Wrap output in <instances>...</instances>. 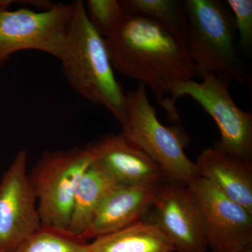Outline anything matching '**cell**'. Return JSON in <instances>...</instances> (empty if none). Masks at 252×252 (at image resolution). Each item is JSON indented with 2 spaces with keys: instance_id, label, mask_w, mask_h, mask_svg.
Listing matches in <instances>:
<instances>
[{
  "instance_id": "44dd1931",
  "label": "cell",
  "mask_w": 252,
  "mask_h": 252,
  "mask_svg": "<svg viewBox=\"0 0 252 252\" xmlns=\"http://www.w3.org/2000/svg\"><path fill=\"white\" fill-rule=\"evenodd\" d=\"M233 252H252V245Z\"/></svg>"
},
{
  "instance_id": "9c48e42d",
  "label": "cell",
  "mask_w": 252,
  "mask_h": 252,
  "mask_svg": "<svg viewBox=\"0 0 252 252\" xmlns=\"http://www.w3.org/2000/svg\"><path fill=\"white\" fill-rule=\"evenodd\" d=\"M144 220L156 225L175 252H206V229L201 210L188 187L162 184Z\"/></svg>"
},
{
  "instance_id": "3957f363",
  "label": "cell",
  "mask_w": 252,
  "mask_h": 252,
  "mask_svg": "<svg viewBox=\"0 0 252 252\" xmlns=\"http://www.w3.org/2000/svg\"><path fill=\"white\" fill-rule=\"evenodd\" d=\"M188 20L186 40L196 77L223 76L244 84L246 66L239 51L233 13L220 0H184Z\"/></svg>"
},
{
  "instance_id": "52a82bcc",
  "label": "cell",
  "mask_w": 252,
  "mask_h": 252,
  "mask_svg": "<svg viewBox=\"0 0 252 252\" xmlns=\"http://www.w3.org/2000/svg\"><path fill=\"white\" fill-rule=\"evenodd\" d=\"M12 4L0 7V67L19 51H41L59 60L71 25L75 1L56 3L47 9L10 10Z\"/></svg>"
},
{
  "instance_id": "30bf717a",
  "label": "cell",
  "mask_w": 252,
  "mask_h": 252,
  "mask_svg": "<svg viewBox=\"0 0 252 252\" xmlns=\"http://www.w3.org/2000/svg\"><path fill=\"white\" fill-rule=\"evenodd\" d=\"M203 214L208 248L233 252L252 245V215L199 177L188 186Z\"/></svg>"
},
{
  "instance_id": "5b68a950",
  "label": "cell",
  "mask_w": 252,
  "mask_h": 252,
  "mask_svg": "<svg viewBox=\"0 0 252 252\" xmlns=\"http://www.w3.org/2000/svg\"><path fill=\"white\" fill-rule=\"evenodd\" d=\"M201 82L180 83L172 89L170 98L160 104L172 122L180 124L175 102L182 96L191 97L211 116L220 129V140L215 148L233 157L252 160V114L244 112L230 96L231 80L223 76L207 74Z\"/></svg>"
},
{
  "instance_id": "7a4b0ae2",
  "label": "cell",
  "mask_w": 252,
  "mask_h": 252,
  "mask_svg": "<svg viewBox=\"0 0 252 252\" xmlns=\"http://www.w3.org/2000/svg\"><path fill=\"white\" fill-rule=\"evenodd\" d=\"M64 77L73 90L94 105L102 106L122 124L126 95L114 74L106 40L91 26L85 1H75V11L61 57Z\"/></svg>"
},
{
  "instance_id": "6da1fadb",
  "label": "cell",
  "mask_w": 252,
  "mask_h": 252,
  "mask_svg": "<svg viewBox=\"0 0 252 252\" xmlns=\"http://www.w3.org/2000/svg\"><path fill=\"white\" fill-rule=\"evenodd\" d=\"M105 40L114 70L149 87L159 104L196 77L185 34L152 18L126 12Z\"/></svg>"
},
{
  "instance_id": "d6986e66",
  "label": "cell",
  "mask_w": 252,
  "mask_h": 252,
  "mask_svg": "<svg viewBox=\"0 0 252 252\" xmlns=\"http://www.w3.org/2000/svg\"><path fill=\"white\" fill-rule=\"evenodd\" d=\"M233 11L240 53L250 58L252 52V1L227 0Z\"/></svg>"
},
{
  "instance_id": "8fae6325",
  "label": "cell",
  "mask_w": 252,
  "mask_h": 252,
  "mask_svg": "<svg viewBox=\"0 0 252 252\" xmlns=\"http://www.w3.org/2000/svg\"><path fill=\"white\" fill-rule=\"evenodd\" d=\"M88 147L94 161L119 185H147L167 181L150 157L122 133L104 136Z\"/></svg>"
},
{
  "instance_id": "7402d4cb",
  "label": "cell",
  "mask_w": 252,
  "mask_h": 252,
  "mask_svg": "<svg viewBox=\"0 0 252 252\" xmlns=\"http://www.w3.org/2000/svg\"><path fill=\"white\" fill-rule=\"evenodd\" d=\"M0 252H4L2 251V250H1V249H0Z\"/></svg>"
},
{
  "instance_id": "8992f818",
  "label": "cell",
  "mask_w": 252,
  "mask_h": 252,
  "mask_svg": "<svg viewBox=\"0 0 252 252\" xmlns=\"http://www.w3.org/2000/svg\"><path fill=\"white\" fill-rule=\"evenodd\" d=\"M94 160L88 146L43 154L29 174L42 226L68 232L76 189Z\"/></svg>"
},
{
  "instance_id": "e0dca14e",
  "label": "cell",
  "mask_w": 252,
  "mask_h": 252,
  "mask_svg": "<svg viewBox=\"0 0 252 252\" xmlns=\"http://www.w3.org/2000/svg\"><path fill=\"white\" fill-rule=\"evenodd\" d=\"M14 252H89L87 240L69 232L41 226Z\"/></svg>"
},
{
  "instance_id": "7c38bea8",
  "label": "cell",
  "mask_w": 252,
  "mask_h": 252,
  "mask_svg": "<svg viewBox=\"0 0 252 252\" xmlns=\"http://www.w3.org/2000/svg\"><path fill=\"white\" fill-rule=\"evenodd\" d=\"M162 183L116 185L99 205L82 238H97L143 220Z\"/></svg>"
},
{
  "instance_id": "9a60e30c",
  "label": "cell",
  "mask_w": 252,
  "mask_h": 252,
  "mask_svg": "<svg viewBox=\"0 0 252 252\" xmlns=\"http://www.w3.org/2000/svg\"><path fill=\"white\" fill-rule=\"evenodd\" d=\"M89 252H174L173 247L156 225L141 220L94 239Z\"/></svg>"
},
{
  "instance_id": "ffe728a7",
  "label": "cell",
  "mask_w": 252,
  "mask_h": 252,
  "mask_svg": "<svg viewBox=\"0 0 252 252\" xmlns=\"http://www.w3.org/2000/svg\"><path fill=\"white\" fill-rule=\"evenodd\" d=\"M14 2L15 1H12V0H0V7L6 6L7 4H13Z\"/></svg>"
},
{
  "instance_id": "277c9868",
  "label": "cell",
  "mask_w": 252,
  "mask_h": 252,
  "mask_svg": "<svg viewBox=\"0 0 252 252\" xmlns=\"http://www.w3.org/2000/svg\"><path fill=\"white\" fill-rule=\"evenodd\" d=\"M126 95V115L121 133L150 157L167 181L188 187L199 175L195 162L185 153L189 139L185 131L178 125H162L144 84H138Z\"/></svg>"
},
{
  "instance_id": "4fadbf2b",
  "label": "cell",
  "mask_w": 252,
  "mask_h": 252,
  "mask_svg": "<svg viewBox=\"0 0 252 252\" xmlns=\"http://www.w3.org/2000/svg\"><path fill=\"white\" fill-rule=\"evenodd\" d=\"M199 177L252 215V160L233 157L220 149H204L195 162Z\"/></svg>"
},
{
  "instance_id": "ac0fdd59",
  "label": "cell",
  "mask_w": 252,
  "mask_h": 252,
  "mask_svg": "<svg viewBox=\"0 0 252 252\" xmlns=\"http://www.w3.org/2000/svg\"><path fill=\"white\" fill-rule=\"evenodd\" d=\"M85 9L92 27L105 39L112 35L126 13L119 0H88Z\"/></svg>"
},
{
  "instance_id": "ba28073f",
  "label": "cell",
  "mask_w": 252,
  "mask_h": 252,
  "mask_svg": "<svg viewBox=\"0 0 252 252\" xmlns=\"http://www.w3.org/2000/svg\"><path fill=\"white\" fill-rule=\"evenodd\" d=\"M27 165L23 149L0 180V249L4 252H14L42 226Z\"/></svg>"
},
{
  "instance_id": "2e32d148",
  "label": "cell",
  "mask_w": 252,
  "mask_h": 252,
  "mask_svg": "<svg viewBox=\"0 0 252 252\" xmlns=\"http://www.w3.org/2000/svg\"><path fill=\"white\" fill-rule=\"evenodd\" d=\"M126 12L146 16L187 35L188 20L180 0H121Z\"/></svg>"
},
{
  "instance_id": "5bb4252c",
  "label": "cell",
  "mask_w": 252,
  "mask_h": 252,
  "mask_svg": "<svg viewBox=\"0 0 252 252\" xmlns=\"http://www.w3.org/2000/svg\"><path fill=\"white\" fill-rule=\"evenodd\" d=\"M117 185L119 184L94 160L81 177L76 189L68 232L82 238L99 205Z\"/></svg>"
}]
</instances>
